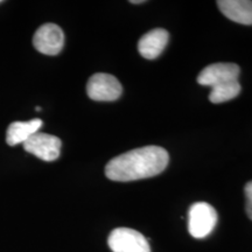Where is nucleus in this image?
Listing matches in <instances>:
<instances>
[{
  "mask_svg": "<svg viewBox=\"0 0 252 252\" xmlns=\"http://www.w3.org/2000/svg\"><path fill=\"white\" fill-rule=\"evenodd\" d=\"M169 161L167 151L159 146H145L113 158L105 166L106 178L128 182L156 176L166 169Z\"/></svg>",
  "mask_w": 252,
  "mask_h": 252,
  "instance_id": "1",
  "label": "nucleus"
},
{
  "mask_svg": "<svg viewBox=\"0 0 252 252\" xmlns=\"http://www.w3.org/2000/svg\"><path fill=\"white\" fill-rule=\"evenodd\" d=\"M217 224L215 208L207 202H196L189 208L188 230L194 238H204Z\"/></svg>",
  "mask_w": 252,
  "mask_h": 252,
  "instance_id": "2",
  "label": "nucleus"
},
{
  "mask_svg": "<svg viewBox=\"0 0 252 252\" xmlns=\"http://www.w3.org/2000/svg\"><path fill=\"white\" fill-rule=\"evenodd\" d=\"M87 94L91 99L97 102H112L122 96L123 87L112 75L98 72L88 81Z\"/></svg>",
  "mask_w": 252,
  "mask_h": 252,
  "instance_id": "3",
  "label": "nucleus"
},
{
  "mask_svg": "<svg viewBox=\"0 0 252 252\" xmlns=\"http://www.w3.org/2000/svg\"><path fill=\"white\" fill-rule=\"evenodd\" d=\"M108 244L112 252H151L146 237L130 228H117L110 234Z\"/></svg>",
  "mask_w": 252,
  "mask_h": 252,
  "instance_id": "4",
  "label": "nucleus"
},
{
  "mask_svg": "<svg viewBox=\"0 0 252 252\" xmlns=\"http://www.w3.org/2000/svg\"><path fill=\"white\" fill-rule=\"evenodd\" d=\"M61 145V140L56 135L36 132L24 144V149L43 161L50 162L59 159Z\"/></svg>",
  "mask_w": 252,
  "mask_h": 252,
  "instance_id": "5",
  "label": "nucleus"
},
{
  "mask_svg": "<svg viewBox=\"0 0 252 252\" xmlns=\"http://www.w3.org/2000/svg\"><path fill=\"white\" fill-rule=\"evenodd\" d=\"M33 45L45 55H58L64 46V34L55 24H45L35 32Z\"/></svg>",
  "mask_w": 252,
  "mask_h": 252,
  "instance_id": "6",
  "label": "nucleus"
},
{
  "mask_svg": "<svg viewBox=\"0 0 252 252\" xmlns=\"http://www.w3.org/2000/svg\"><path fill=\"white\" fill-rule=\"evenodd\" d=\"M239 71L241 69L235 63H214L200 72L197 83L213 88L226 82L238 81Z\"/></svg>",
  "mask_w": 252,
  "mask_h": 252,
  "instance_id": "7",
  "label": "nucleus"
},
{
  "mask_svg": "<svg viewBox=\"0 0 252 252\" xmlns=\"http://www.w3.org/2000/svg\"><path fill=\"white\" fill-rule=\"evenodd\" d=\"M169 40V34L166 30L157 28L150 31L138 42V50L140 55L147 60L157 59L165 49Z\"/></svg>",
  "mask_w": 252,
  "mask_h": 252,
  "instance_id": "8",
  "label": "nucleus"
},
{
  "mask_svg": "<svg viewBox=\"0 0 252 252\" xmlns=\"http://www.w3.org/2000/svg\"><path fill=\"white\" fill-rule=\"evenodd\" d=\"M220 11L231 21L241 25H252V1L250 0H220Z\"/></svg>",
  "mask_w": 252,
  "mask_h": 252,
  "instance_id": "9",
  "label": "nucleus"
},
{
  "mask_svg": "<svg viewBox=\"0 0 252 252\" xmlns=\"http://www.w3.org/2000/svg\"><path fill=\"white\" fill-rule=\"evenodd\" d=\"M42 126L41 119H32L28 122H14L9 124L6 133V141L9 146H15L19 144H25L33 134L39 132Z\"/></svg>",
  "mask_w": 252,
  "mask_h": 252,
  "instance_id": "10",
  "label": "nucleus"
},
{
  "mask_svg": "<svg viewBox=\"0 0 252 252\" xmlns=\"http://www.w3.org/2000/svg\"><path fill=\"white\" fill-rule=\"evenodd\" d=\"M239 93H241V84L238 81L226 82V83L219 84V86L212 88L209 99L210 102L215 104L224 103L231 100L232 98H236Z\"/></svg>",
  "mask_w": 252,
  "mask_h": 252,
  "instance_id": "11",
  "label": "nucleus"
},
{
  "mask_svg": "<svg viewBox=\"0 0 252 252\" xmlns=\"http://www.w3.org/2000/svg\"><path fill=\"white\" fill-rule=\"evenodd\" d=\"M245 197H247V214L252 220V181L248 182L244 188Z\"/></svg>",
  "mask_w": 252,
  "mask_h": 252,
  "instance_id": "12",
  "label": "nucleus"
},
{
  "mask_svg": "<svg viewBox=\"0 0 252 252\" xmlns=\"http://www.w3.org/2000/svg\"><path fill=\"white\" fill-rule=\"evenodd\" d=\"M131 4H143V2H145L144 0H131Z\"/></svg>",
  "mask_w": 252,
  "mask_h": 252,
  "instance_id": "13",
  "label": "nucleus"
},
{
  "mask_svg": "<svg viewBox=\"0 0 252 252\" xmlns=\"http://www.w3.org/2000/svg\"><path fill=\"white\" fill-rule=\"evenodd\" d=\"M0 2H1V1H0Z\"/></svg>",
  "mask_w": 252,
  "mask_h": 252,
  "instance_id": "14",
  "label": "nucleus"
}]
</instances>
